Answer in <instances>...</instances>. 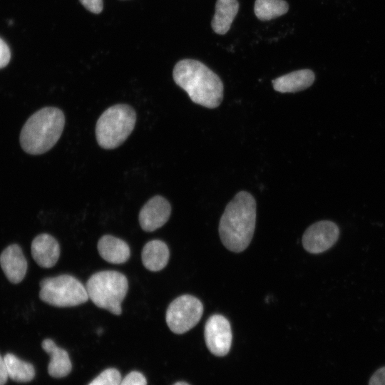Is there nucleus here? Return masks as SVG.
<instances>
[{"label": "nucleus", "instance_id": "9b49d317", "mask_svg": "<svg viewBox=\"0 0 385 385\" xmlns=\"http://www.w3.org/2000/svg\"><path fill=\"white\" fill-rule=\"evenodd\" d=\"M0 265L9 282H21L27 271V262L21 248L16 244L6 247L0 255Z\"/></svg>", "mask_w": 385, "mask_h": 385}, {"label": "nucleus", "instance_id": "20e7f679", "mask_svg": "<svg viewBox=\"0 0 385 385\" xmlns=\"http://www.w3.org/2000/svg\"><path fill=\"white\" fill-rule=\"evenodd\" d=\"M86 288L88 298L99 308L115 315L122 312L121 303L128 289L127 277L114 270H105L92 274Z\"/></svg>", "mask_w": 385, "mask_h": 385}, {"label": "nucleus", "instance_id": "a878e982", "mask_svg": "<svg viewBox=\"0 0 385 385\" xmlns=\"http://www.w3.org/2000/svg\"><path fill=\"white\" fill-rule=\"evenodd\" d=\"M173 385H189V384L188 383H186V382L179 381V382H177V383L174 384Z\"/></svg>", "mask_w": 385, "mask_h": 385}, {"label": "nucleus", "instance_id": "39448f33", "mask_svg": "<svg viewBox=\"0 0 385 385\" xmlns=\"http://www.w3.org/2000/svg\"><path fill=\"white\" fill-rule=\"evenodd\" d=\"M136 113L127 104H116L107 108L96 125L98 144L110 150L120 145L134 129Z\"/></svg>", "mask_w": 385, "mask_h": 385}, {"label": "nucleus", "instance_id": "1a4fd4ad", "mask_svg": "<svg viewBox=\"0 0 385 385\" xmlns=\"http://www.w3.org/2000/svg\"><path fill=\"white\" fill-rule=\"evenodd\" d=\"M204 336L207 347L212 354L223 356L229 352L232 331L229 321L224 316H210L205 324Z\"/></svg>", "mask_w": 385, "mask_h": 385}, {"label": "nucleus", "instance_id": "2eb2a0df", "mask_svg": "<svg viewBox=\"0 0 385 385\" xmlns=\"http://www.w3.org/2000/svg\"><path fill=\"white\" fill-rule=\"evenodd\" d=\"M41 346L50 356L48 366V374L55 378L67 376L72 367L67 351L58 347L51 339H44L41 343Z\"/></svg>", "mask_w": 385, "mask_h": 385}, {"label": "nucleus", "instance_id": "423d86ee", "mask_svg": "<svg viewBox=\"0 0 385 385\" xmlns=\"http://www.w3.org/2000/svg\"><path fill=\"white\" fill-rule=\"evenodd\" d=\"M40 299L54 307L78 306L89 299L86 286L70 274L44 278L40 282Z\"/></svg>", "mask_w": 385, "mask_h": 385}, {"label": "nucleus", "instance_id": "aec40b11", "mask_svg": "<svg viewBox=\"0 0 385 385\" xmlns=\"http://www.w3.org/2000/svg\"><path fill=\"white\" fill-rule=\"evenodd\" d=\"M121 379L120 373L110 368L102 371L88 385H119Z\"/></svg>", "mask_w": 385, "mask_h": 385}, {"label": "nucleus", "instance_id": "9d476101", "mask_svg": "<svg viewBox=\"0 0 385 385\" xmlns=\"http://www.w3.org/2000/svg\"><path fill=\"white\" fill-rule=\"evenodd\" d=\"M171 213L169 202L160 195L150 198L141 208L139 222L145 232H153L164 225Z\"/></svg>", "mask_w": 385, "mask_h": 385}, {"label": "nucleus", "instance_id": "4be33fe9", "mask_svg": "<svg viewBox=\"0 0 385 385\" xmlns=\"http://www.w3.org/2000/svg\"><path fill=\"white\" fill-rule=\"evenodd\" d=\"M81 4L88 11L98 14L101 13L103 9V0H79Z\"/></svg>", "mask_w": 385, "mask_h": 385}, {"label": "nucleus", "instance_id": "f257e3e1", "mask_svg": "<svg viewBox=\"0 0 385 385\" xmlns=\"http://www.w3.org/2000/svg\"><path fill=\"white\" fill-rule=\"evenodd\" d=\"M256 202L253 196L240 191L227 205L219 223V235L224 246L234 252L244 251L255 232Z\"/></svg>", "mask_w": 385, "mask_h": 385}, {"label": "nucleus", "instance_id": "6ab92c4d", "mask_svg": "<svg viewBox=\"0 0 385 385\" xmlns=\"http://www.w3.org/2000/svg\"><path fill=\"white\" fill-rule=\"evenodd\" d=\"M289 5L284 0H255L254 11L258 19L269 21L284 15Z\"/></svg>", "mask_w": 385, "mask_h": 385}, {"label": "nucleus", "instance_id": "b1692460", "mask_svg": "<svg viewBox=\"0 0 385 385\" xmlns=\"http://www.w3.org/2000/svg\"><path fill=\"white\" fill-rule=\"evenodd\" d=\"M369 385H385V366L376 371L371 377Z\"/></svg>", "mask_w": 385, "mask_h": 385}, {"label": "nucleus", "instance_id": "f03ea898", "mask_svg": "<svg viewBox=\"0 0 385 385\" xmlns=\"http://www.w3.org/2000/svg\"><path fill=\"white\" fill-rule=\"evenodd\" d=\"M173 77L195 103L208 108L220 106L224 86L221 79L202 62L183 59L174 66Z\"/></svg>", "mask_w": 385, "mask_h": 385}, {"label": "nucleus", "instance_id": "6e6552de", "mask_svg": "<svg viewBox=\"0 0 385 385\" xmlns=\"http://www.w3.org/2000/svg\"><path fill=\"white\" fill-rule=\"evenodd\" d=\"M339 237V228L335 222L319 221L305 230L302 236V245L308 252L319 254L331 248Z\"/></svg>", "mask_w": 385, "mask_h": 385}, {"label": "nucleus", "instance_id": "f3484780", "mask_svg": "<svg viewBox=\"0 0 385 385\" xmlns=\"http://www.w3.org/2000/svg\"><path fill=\"white\" fill-rule=\"evenodd\" d=\"M239 9L237 0H217L211 26L217 34H225L230 29Z\"/></svg>", "mask_w": 385, "mask_h": 385}, {"label": "nucleus", "instance_id": "f8f14e48", "mask_svg": "<svg viewBox=\"0 0 385 385\" xmlns=\"http://www.w3.org/2000/svg\"><path fill=\"white\" fill-rule=\"evenodd\" d=\"M31 255L35 262L43 268L53 267L60 256V246L51 235L43 233L33 240L31 245Z\"/></svg>", "mask_w": 385, "mask_h": 385}, {"label": "nucleus", "instance_id": "4468645a", "mask_svg": "<svg viewBox=\"0 0 385 385\" xmlns=\"http://www.w3.org/2000/svg\"><path fill=\"white\" fill-rule=\"evenodd\" d=\"M97 247L101 257L109 263L122 264L130 257V251L128 245L112 235L102 236L98 242Z\"/></svg>", "mask_w": 385, "mask_h": 385}, {"label": "nucleus", "instance_id": "dca6fc26", "mask_svg": "<svg viewBox=\"0 0 385 385\" xmlns=\"http://www.w3.org/2000/svg\"><path fill=\"white\" fill-rule=\"evenodd\" d=\"M169 249L167 245L159 240L148 242L143 247L141 259L144 267L152 272L163 270L169 260Z\"/></svg>", "mask_w": 385, "mask_h": 385}, {"label": "nucleus", "instance_id": "7ed1b4c3", "mask_svg": "<svg viewBox=\"0 0 385 385\" xmlns=\"http://www.w3.org/2000/svg\"><path fill=\"white\" fill-rule=\"evenodd\" d=\"M65 125L63 111L56 107L43 108L31 115L19 137L23 150L31 155L49 150L59 140Z\"/></svg>", "mask_w": 385, "mask_h": 385}, {"label": "nucleus", "instance_id": "412c9836", "mask_svg": "<svg viewBox=\"0 0 385 385\" xmlns=\"http://www.w3.org/2000/svg\"><path fill=\"white\" fill-rule=\"evenodd\" d=\"M119 385H147V381L141 373L132 371L121 379Z\"/></svg>", "mask_w": 385, "mask_h": 385}, {"label": "nucleus", "instance_id": "a211bd4d", "mask_svg": "<svg viewBox=\"0 0 385 385\" xmlns=\"http://www.w3.org/2000/svg\"><path fill=\"white\" fill-rule=\"evenodd\" d=\"M9 378L17 382H29L35 376L34 366L21 360L13 354L7 353L4 356Z\"/></svg>", "mask_w": 385, "mask_h": 385}, {"label": "nucleus", "instance_id": "5701e85b", "mask_svg": "<svg viewBox=\"0 0 385 385\" xmlns=\"http://www.w3.org/2000/svg\"><path fill=\"white\" fill-rule=\"evenodd\" d=\"M11 58V52L8 45L0 38V68L5 67Z\"/></svg>", "mask_w": 385, "mask_h": 385}, {"label": "nucleus", "instance_id": "393cba45", "mask_svg": "<svg viewBox=\"0 0 385 385\" xmlns=\"http://www.w3.org/2000/svg\"><path fill=\"white\" fill-rule=\"evenodd\" d=\"M8 378L9 376L4 357L0 354V385H4L6 383Z\"/></svg>", "mask_w": 385, "mask_h": 385}, {"label": "nucleus", "instance_id": "ddd939ff", "mask_svg": "<svg viewBox=\"0 0 385 385\" xmlns=\"http://www.w3.org/2000/svg\"><path fill=\"white\" fill-rule=\"evenodd\" d=\"M314 73L309 69L292 71L272 80L275 91L280 93H295L309 88L314 81Z\"/></svg>", "mask_w": 385, "mask_h": 385}, {"label": "nucleus", "instance_id": "0eeeda50", "mask_svg": "<svg viewBox=\"0 0 385 385\" xmlns=\"http://www.w3.org/2000/svg\"><path fill=\"white\" fill-rule=\"evenodd\" d=\"M203 313L202 302L197 297L184 294L175 298L166 310L165 320L169 329L181 334L194 327Z\"/></svg>", "mask_w": 385, "mask_h": 385}]
</instances>
